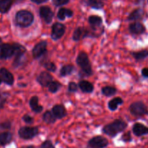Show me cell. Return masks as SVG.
I'll return each instance as SVG.
<instances>
[{"mask_svg":"<svg viewBox=\"0 0 148 148\" xmlns=\"http://www.w3.org/2000/svg\"><path fill=\"white\" fill-rule=\"evenodd\" d=\"M127 127V124L122 120H115L110 124H107L103 128L102 132L107 135L113 137L117 135L120 132H123Z\"/></svg>","mask_w":148,"mask_h":148,"instance_id":"cell-1","label":"cell"},{"mask_svg":"<svg viewBox=\"0 0 148 148\" xmlns=\"http://www.w3.org/2000/svg\"><path fill=\"white\" fill-rule=\"evenodd\" d=\"M34 17L28 10H20L15 14L16 24L22 27H27L33 23Z\"/></svg>","mask_w":148,"mask_h":148,"instance_id":"cell-2","label":"cell"},{"mask_svg":"<svg viewBox=\"0 0 148 148\" xmlns=\"http://www.w3.org/2000/svg\"><path fill=\"white\" fill-rule=\"evenodd\" d=\"M76 62L78 66L81 68L83 72L86 75H90L92 73L91 65L89 62L88 55L85 52H81L77 57Z\"/></svg>","mask_w":148,"mask_h":148,"instance_id":"cell-3","label":"cell"},{"mask_svg":"<svg viewBox=\"0 0 148 148\" xmlns=\"http://www.w3.org/2000/svg\"><path fill=\"white\" fill-rule=\"evenodd\" d=\"M129 109H130L131 114L136 116H142L148 114L147 107L144 103L141 101H137V102H134L131 104Z\"/></svg>","mask_w":148,"mask_h":148,"instance_id":"cell-4","label":"cell"},{"mask_svg":"<svg viewBox=\"0 0 148 148\" xmlns=\"http://www.w3.org/2000/svg\"><path fill=\"white\" fill-rule=\"evenodd\" d=\"M16 44L4 43L0 47V59H7L15 55Z\"/></svg>","mask_w":148,"mask_h":148,"instance_id":"cell-5","label":"cell"},{"mask_svg":"<svg viewBox=\"0 0 148 148\" xmlns=\"http://www.w3.org/2000/svg\"><path fill=\"white\" fill-rule=\"evenodd\" d=\"M39 134V130L37 127H23L19 130L18 134L20 138L23 140H30L36 137Z\"/></svg>","mask_w":148,"mask_h":148,"instance_id":"cell-6","label":"cell"},{"mask_svg":"<svg viewBox=\"0 0 148 148\" xmlns=\"http://www.w3.org/2000/svg\"><path fill=\"white\" fill-rule=\"evenodd\" d=\"M25 52H26V49L23 46H20V44H16L15 59L14 64H13L15 67H18L24 63L25 60H26Z\"/></svg>","mask_w":148,"mask_h":148,"instance_id":"cell-7","label":"cell"},{"mask_svg":"<svg viewBox=\"0 0 148 148\" xmlns=\"http://www.w3.org/2000/svg\"><path fill=\"white\" fill-rule=\"evenodd\" d=\"M88 145L90 148H104L108 145V141L102 136H97L91 138Z\"/></svg>","mask_w":148,"mask_h":148,"instance_id":"cell-8","label":"cell"},{"mask_svg":"<svg viewBox=\"0 0 148 148\" xmlns=\"http://www.w3.org/2000/svg\"><path fill=\"white\" fill-rule=\"evenodd\" d=\"M65 31V26L62 23H56L52 25L51 37L53 40H58L64 35Z\"/></svg>","mask_w":148,"mask_h":148,"instance_id":"cell-9","label":"cell"},{"mask_svg":"<svg viewBox=\"0 0 148 148\" xmlns=\"http://www.w3.org/2000/svg\"><path fill=\"white\" fill-rule=\"evenodd\" d=\"M39 14L41 18L43 19L47 24L50 23L52 21L54 17V13L50 7L47 6H42L39 9Z\"/></svg>","mask_w":148,"mask_h":148,"instance_id":"cell-10","label":"cell"},{"mask_svg":"<svg viewBox=\"0 0 148 148\" xmlns=\"http://www.w3.org/2000/svg\"><path fill=\"white\" fill-rule=\"evenodd\" d=\"M46 44L47 43L46 41L42 40L35 46L32 51V53H33V56L34 59H39L46 52Z\"/></svg>","mask_w":148,"mask_h":148,"instance_id":"cell-11","label":"cell"},{"mask_svg":"<svg viewBox=\"0 0 148 148\" xmlns=\"http://www.w3.org/2000/svg\"><path fill=\"white\" fill-rule=\"evenodd\" d=\"M0 78L2 82L9 85H12L14 83V77L12 74L6 68L0 69Z\"/></svg>","mask_w":148,"mask_h":148,"instance_id":"cell-12","label":"cell"},{"mask_svg":"<svg viewBox=\"0 0 148 148\" xmlns=\"http://www.w3.org/2000/svg\"><path fill=\"white\" fill-rule=\"evenodd\" d=\"M37 81L41 86L48 87L52 82V76L46 72H43L38 76Z\"/></svg>","mask_w":148,"mask_h":148,"instance_id":"cell-13","label":"cell"},{"mask_svg":"<svg viewBox=\"0 0 148 148\" xmlns=\"http://www.w3.org/2000/svg\"><path fill=\"white\" fill-rule=\"evenodd\" d=\"M132 131L135 135L137 137H141V136L146 135L148 134V127L141 123H136L133 126Z\"/></svg>","mask_w":148,"mask_h":148,"instance_id":"cell-14","label":"cell"},{"mask_svg":"<svg viewBox=\"0 0 148 148\" xmlns=\"http://www.w3.org/2000/svg\"><path fill=\"white\" fill-rule=\"evenodd\" d=\"M129 30L132 34L140 35L145 33V27L139 22H135L129 25Z\"/></svg>","mask_w":148,"mask_h":148,"instance_id":"cell-15","label":"cell"},{"mask_svg":"<svg viewBox=\"0 0 148 148\" xmlns=\"http://www.w3.org/2000/svg\"><path fill=\"white\" fill-rule=\"evenodd\" d=\"M88 33L89 32L86 29L82 27H79L75 29V30L74 31L73 35V39L75 41H78L88 36Z\"/></svg>","mask_w":148,"mask_h":148,"instance_id":"cell-16","label":"cell"},{"mask_svg":"<svg viewBox=\"0 0 148 148\" xmlns=\"http://www.w3.org/2000/svg\"><path fill=\"white\" fill-rule=\"evenodd\" d=\"M52 113L56 119H62L66 116V110L62 106L56 105L52 108Z\"/></svg>","mask_w":148,"mask_h":148,"instance_id":"cell-17","label":"cell"},{"mask_svg":"<svg viewBox=\"0 0 148 148\" xmlns=\"http://www.w3.org/2000/svg\"><path fill=\"white\" fill-rule=\"evenodd\" d=\"M39 98L37 96H33L30 100V106L31 108L32 111L35 113H40L43 110V107L39 105Z\"/></svg>","mask_w":148,"mask_h":148,"instance_id":"cell-18","label":"cell"},{"mask_svg":"<svg viewBox=\"0 0 148 148\" xmlns=\"http://www.w3.org/2000/svg\"><path fill=\"white\" fill-rule=\"evenodd\" d=\"M78 87L80 88V89L83 91L84 92H87V93H89L91 92L94 90V86H93L91 82H88V81L83 80L78 83Z\"/></svg>","mask_w":148,"mask_h":148,"instance_id":"cell-19","label":"cell"},{"mask_svg":"<svg viewBox=\"0 0 148 148\" xmlns=\"http://www.w3.org/2000/svg\"><path fill=\"white\" fill-rule=\"evenodd\" d=\"M73 14V12L70 9H66L64 8V7H62L59 10L57 13V17L59 20H64L65 19V17H71Z\"/></svg>","mask_w":148,"mask_h":148,"instance_id":"cell-20","label":"cell"},{"mask_svg":"<svg viewBox=\"0 0 148 148\" xmlns=\"http://www.w3.org/2000/svg\"><path fill=\"white\" fill-rule=\"evenodd\" d=\"M12 140V134L8 132L0 133V145H6Z\"/></svg>","mask_w":148,"mask_h":148,"instance_id":"cell-21","label":"cell"},{"mask_svg":"<svg viewBox=\"0 0 148 148\" xmlns=\"http://www.w3.org/2000/svg\"><path fill=\"white\" fill-rule=\"evenodd\" d=\"M144 15V11L142 9L138 8L136 10H133L132 12H131V14H129V17H128V20H140L142 18Z\"/></svg>","mask_w":148,"mask_h":148,"instance_id":"cell-22","label":"cell"},{"mask_svg":"<svg viewBox=\"0 0 148 148\" xmlns=\"http://www.w3.org/2000/svg\"><path fill=\"white\" fill-rule=\"evenodd\" d=\"M12 0H0V12H7L12 7Z\"/></svg>","mask_w":148,"mask_h":148,"instance_id":"cell-23","label":"cell"},{"mask_svg":"<svg viewBox=\"0 0 148 148\" xmlns=\"http://www.w3.org/2000/svg\"><path fill=\"white\" fill-rule=\"evenodd\" d=\"M102 20L99 16L92 15L89 17V23L92 26L93 28H97L100 27L102 25Z\"/></svg>","mask_w":148,"mask_h":148,"instance_id":"cell-24","label":"cell"},{"mask_svg":"<svg viewBox=\"0 0 148 148\" xmlns=\"http://www.w3.org/2000/svg\"><path fill=\"white\" fill-rule=\"evenodd\" d=\"M123 103V100L120 98H115L112 99L111 101H109L108 103V108L111 111H115L117 109L118 106L121 105Z\"/></svg>","mask_w":148,"mask_h":148,"instance_id":"cell-25","label":"cell"},{"mask_svg":"<svg viewBox=\"0 0 148 148\" xmlns=\"http://www.w3.org/2000/svg\"><path fill=\"white\" fill-rule=\"evenodd\" d=\"M43 120L47 124H53L56 121V117L51 111H46L43 115Z\"/></svg>","mask_w":148,"mask_h":148,"instance_id":"cell-26","label":"cell"},{"mask_svg":"<svg viewBox=\"0 0 148 148\" xmlns=\"http://www.w3.org/2000/svg\"><path fill=\"white\" fill-rule=\"evenodd\" d=\"M87 4L94 9H102L104 6V3L102 0H88Z\"/></svg>","mask_w":148,"mask_h":148,"instance_id":"cell-27","label":"cell"},{"mask_svg":"<svg viewBox=\"0 0 148 148\" xmlns=\"http://www.w3.org/2000/svg\"><path fill=\"white\" fill-rule=\"evenodd\" d=\"M132 55L136 60H142L148 56V50H142L140 51L133 52Z\"/></svg>","mask_w":148,"mask_h":148,"instance_id":"cell-28","label":"cell"},{"mask_svg":"<svg viewBox=\"0 0 148 148\" xmlns=\"http://www.w3.org/2000/svg\"><path fill=\"white\" fill-rule=\"evenodd\" d=\"M102 92L105 96H112L116 93V89L111 86H105L102 88Z\"/></svg>","mask_w":148,"mask_h":148,"instance_id":"cell-29","label":"cell"},{"mask_svg":"<svg viewBox=\"0 0 148 148\" xmlns=\"http://www.w3.org/2000/svg\"><path fill=\"white\" fill-rule=\"evenodd\" d=\"M74 67L72 65H65L62 66L60 69V75L61 76H67V75H70L73 72Z\"/></svg>","mask_w":148,"mask_h":148,"instance_id":"cell-30","label":"cell"},{"mask_svg":"<svg viewBox=\"0 0 148 148\" xmlns=\"http://www.w3.org/2000/svg\"><path fill=\"white\" fill-rule=\"evenodd\" d=\"M61 87V84L58 82H52L49 85H48V89L50 92L55 93L57 92Z\"/></svg>","mask_w":148,"mask_h":148,"instance_id":"cell-31","label":"cell"},{"mask_svg":"<svg viewBox=\"0 0 148 148\" xmlns=\"http://www.w3.org/2000/svg\"><path fill=\"white\" fill-rule=\"evenodd\" d=\"M44 67L49 72H55L56 70V66L52 62H46V63H45Z\"/></svg>","mask_w":148,"mask_h":148,"instance_id":"cell-32","label":"cell"},{"mask_svg":"<svg viewBox=\"0 0 148 148\" xmlns=\"http://www.w3.org/2000/svg\"><path fill=\"white\" fill-rule=\"evenodd\" d=\"M69 1L70 0H52V2L57 7H60V6L68 4Z\"/></svg>","mask_w":148,"mask_h":148,"instance_id":"cell-33","label":"cell"},{"mask_svg":"<svg viewBox=\"0 0 148 148\" xmlns=\"http://www.w3.org/2000/svg\"><path fill=\"white\" fill-rule=\"evenodd\" d=\"M7 98V97L5 93H1L0 92V109H1L4 107Z\"/></svg>","mask_w":148,"mask_h":148,"instance_id":"cell-34","label":"cell"},{"mask_svg":"<svg viewBox=\"0 0 148 148\" xmlns=\"http://www.w3.org/2000/svg\"><path fill=\"white\" fill-rule=\"evenodd\" d=\"M40 148H55V146L52 143V142L49 140H46V141L44 142L40 146Z\"/></svg>","mask_w":148,"mask_h":148,"instance_id":"cell-35","label":"cell"},{"mask_svg":"<svg viewBox=\"0 0 148 148\" xmlns=\"http://www.w3.org/2000/svg\"><path fill=\"white\" fill-rule=\"evenodd\" d=\"M78 90V86L75 82H70L68 85V90L70 92H75Z\"/></svg>","mask_w":148,"mask_h":148,"instance_id":"cell-36","label":"cell"},{"mask_svg":"<svg viewBox=\"0 0 148 148\" xmlns=\"http://www.w3.org/2000/svg\"><path fill=\"white\" fill-rule=\"evenodd\" d=\"M23 120L26 123V124H32L33 121V119L30 116L26 114L23 116Z\"/></svg>","mask_w":148,"mask_h":148,"instance_id":"cell-37","label":"cell"},{"mask_svg":"<svg viewBox=\"0 0 148 148\" xmlns=\"http://www.w3.org/2000/svg\"><path fill=\"white\" fill-rule=\"evenodd\" d=\"M121 140H123V142H130L131 140V133L130 132H127L126 134H123L121 137Z\"/></svg>","mask_w":148,"mask_h":148,"instance_id":"cell-38","label":"cell"},{"mask_svg":"<svg viewBox=\"0 0 148 148\" xmlns=\"http://www.w3.org/2000/svg\"><path fill=\"white\" fill-rule=\"evenodd\" d=\"M10 127H11V124L10 122H4L0 124V130H7V129H10Z\"/></svg>","mask_w":148,"mask_h":148,"instance_id":"cell-39","label":"cell"},{"mask_svg":"<svg viewBox=\"0 0 148 148\" xmlns=\"http://www.w3.org/2000/svg\"><path fill=\"white\" fill-rule=\"evenodd\" d=\"M142 75L145 77H148V68H144V69H142Z\"/></svg>","mask_w":148,"mask_h":148,"instance_id":"cell-40","label":"cell"},{"mask_svg":"<svg viewBox=\"0 0 148 148\" xmlns=\"http://www.w3.org/2000/svg\"><path fill=\"white\" fill-rule=\"evenodd\" d=\"M32 2H34L36 4H42V3L45 2V1H48V0H30Z\"/></svg>","mask_w":148,"mask_h":148,"instance_id":"cell-41","label":"cell"},{"mask_svg":"<svg viewBox=\"0 0 148 148\" xmlns=\"http://www.w3.org/2000/svg\"><path fill=\"white\" fill-rule=\"evenodd\" d=\"M21 148H35L33 145H28V146H24V147Z\"/></svg>","mask_w":148,"mask_h":148,"instance_id":"cell-42","label":"cell"},{"mask_svg":"<svg viewBox=\"0 0 148 148\" xmlns=\"http://www.w3.org/2000/svg\"><path fill=\"white\" fill-rule=\"evenodd\" d=\"M1 45H2V40H1V39L0 38V47L1 46Z\"/></svg>","mask_w":148,"mask_h":148,"instance_id":"cell-43","label":"cell"},{"mask_svg":"<svg viewBox=\"0 0 148 148\" xmlns=\"http://www.w3.org/2000/svg\"><path fill=\"white\" fill-rule=\"evenodd\" d=\"M2 82V81H1V78H0V84H1V82Z\"/></svg>","mask_w":148,"mask_h":148,"instance_id":"cell-44","label":"cell"},{"mask_svg":"<svg viewBox=\"0 0 148 148\" xmlns=\"http://www.w3.org/2000/svg\"><path fill=\"white\" fill-rule=\"evenodd\" d=\"M147 1H148V0H147Z\"/></svg>","mask_w":148,"mask_h":148,"instance_id":"cell-45","label":"cell"}]
</instances>
